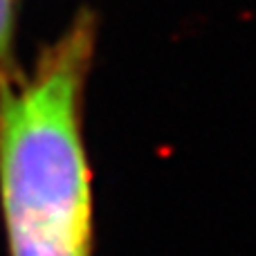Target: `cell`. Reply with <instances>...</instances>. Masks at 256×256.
Returning <instances> with one entry per match:
<instances>
[{
	"label": "cell",
	"mask_w": 256,
	"mask_h": 256,
	"mask_svg": "<svg viewBox=\"0 0 256 256\" xmlns=\"http://www.w3.org/2000/svg\"><path fill=\"white\" fill-rule=\"evenodd\" d=\"M14 0H0V86L12 81L20 72L16 63V25H14Z\"/></svg>",
	"instance_id": "cell-2"
},
{
	"label": "cell",
	"mask_w": 256,
	"mask_h": 256,
	"mask_svg": "<svg viewBox=\"0 0 256 256\" xmlns=\"http://www.w3.org/2000/svg\"><path fill=\"white\" fill-rule=\"evenodd\" d=\"M97 20L84 12L30 74L0 86V216L9 256H92L94 194L84 128Z\"/></svg>",
	"instance_id": "cell-1"
}]
</instances>
